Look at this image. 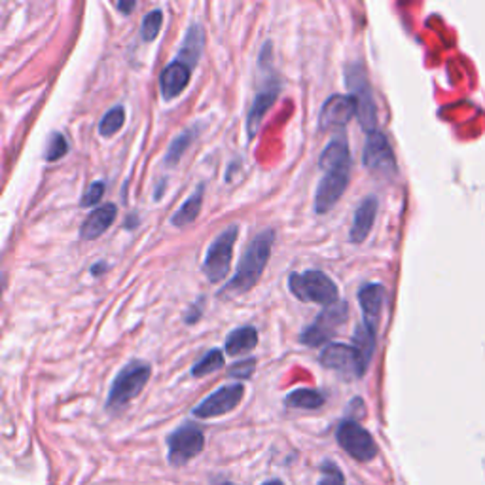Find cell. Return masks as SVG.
Here are the masks:
<instances>
[{
    "label": "cell",
    "instance_id": "obj_1",
    "mask_svg": "<svg viewBox=\"0 0 485 485\" xmlns=\"http://www.w3.org/2000/svg\"><path fill=\"white\" fill-rule=\"evenodd\" d=\"M273 241H275V232L273 230H264L260 232L251 242L249 247L242 252L241 262L235 270V275L230 279L228 285L224 287L220 296H239L249 292L262 277L270 256L273 249Z\"/></svg>",
    "mask_w": 485,
    "mask_h": 485
},
{
    "label": "cell",
    "instance_id": "obj_2",
    "mask_svg": "<svg viewBox=\"0 0 485 485\" xmlns=\"http://www.w3.org/2000/svg\"><path fill=\"white\" fill-rule=\"evenodd\" d=\"M290 292L302 302L321 304L326 307H332L338 304V287L332 279L323 271H306V273H292L288 279Z\"/></svg>",
    "mask_w": 485,
    "mask_h": 485
},
{
    "label": "cell",
    "instance_id": "obj_3",
    "mask_svg": "<svg viewBox=\"0 0 485 485\" xmlns=\"http://www.w3.org/2000/svg\"><path fill=\"white\" fill-rule=\"evenodd\" d=\"M151 374L152 368L146 362L141 361L129 362L116 376V380L112 381L106 407L112 409V412L125 407L135 397L141 395V390L146 387L148 380H151Z\"/></svg>",
    "mask_w": 485,
    "mask_h": 485
},
{
    "label": "cell",
    "instance_id": "obj_4",
    "mask_svg": "<svg viewBox=\"0 0 485 485\" xmlns=\"http://www.w3.org/2000/svg\"><path fill=\"white\" fill-rule=\"evenodd\" d=\"M347 87L351 89V97L357 103V118L361 122V127L368 135L378 132V108L374 103V96H371L366 72L361 65H351L347 69Z\"/></svg>",
    "mask_w": 485,
    "mask_h": 485
},
{
    "label": "cell",
    "instance_id": "obj_5",
    "mask_svg": "<svg viewBox=\"0 0 485 485\" xmlns=\"http://www.w3.org/2000/svg\"><path fill=\"white\" fill-rule=\"evenodd\" d=\"M237 226H230L224 230L207 249L203 260V271L207 275L211 283H220L230 273L232 258H233V247L237 241Z\"/></svg>",
    "mask_w": 485,
    "mask_h": 485
},
{
    "label": "cell",
    "instance_id": "obj_6",
    "mask_svg": "<svg viewBox=\"0 0 485 485\" xmlns=\"http://www.w3.org/2000/svg\"><path fill=\"white\" fill-rule=\"evenodd\" d=\"M203 445L205 435L201 426L194 423H184L167 438V447H169L167 459H169L173 466H184L203 452Z\"/></svg>",
    "mask_w": 485,
    "mask_h": 485
},
{
    "label": "cell",
    "instance_id": "obj_7",
    "mask_svg": "<svg viewBox=\"0 0 485 485\" xmlns=\"http://www.w3.org/2000/svg\"><path fill=\"white\" fill-rule=\"evenodd\" d=\"M338 444L343 447L345 453H349L354 461H359V462H368L371 459H376L378 455L376 440L371 438V435L357 421L347 419L340 425Z\"/></svg>",
    "mask_w": 485,
    "mask_h": 485
},
{
    "label": "cell",
    "instance_id": "obj_8",
    "mask_svg": "<svg viewBox=\"0 0 485 485\" xmlns=\"http://www.w3.org/2000/svg\"><path fill=\"white\" fill-rule=\"evenodd\" d=\"M242 397H245V387L241 383L224 385L194 407V416L197 419H213L226 416L241 404Z\"/></svg>",
    "mask_w": 485,
    "mask_h": 485
},
{
    "label": "cell",
    "instance_id": "obj_9",
    "mask_svg": "<svg viewBox=\"0 0 485 485\" xmlns=\"http://www.w3.org/2000/svg\"><path fill=\"white\" fill-rule=\"evenodd\" d=\"M362 163L371 173L390 177L397 173V160L387 137L381 132H374L366 137Z\"/></svg>",
    "mask_w": 485,
    "mask_h": 485
},
{
    "label": "cell",
    "instance_id": "obj_10",
    "mask_svg": "<svg viewBox=\"0 0 485 485\" xmlns=\"http://www.w3.org/2000/svg\"><path fill=\"white\" fill-rule=\"evenodd\" d=\"M321 364L351 378H362L368 370L359 351L347 343H328L321 352Z\"/></svg>",
    "mask_w": 485,
    "mask_h": 485
},
{
    "label": "cell",
    "instance_id": "obj_11",
    "mask_svg": "<svg viewBox=\"0 0 485 485\" xmlns=\"http://www.w3.org/2000/svg\"><path fill=\"white\" fill-rule=\"evenodd\" d=\"M345 319H347L345 304H335L332 307H326L319 316H316V321L302 332V342L309 347L325 345L332 338V334L345 323Z\"/></svg>",
    "mask_w": 485,
    "mask_h": 485
},
{
    "label": "cell",
    "instance_id": "obj_12",
    "mask_svg": "<svg viewBox=\"0 0 485 485\" xmlns=\"http://www.w3.org/2000/svg\"><path fill=\"white\" fill-rule=\"evenodd\" d=\"M347 186H349V171H326L315 194V203H313L315 213L326 215L345 194Z\"/></svg>",
    "mask_w": 485,
    "mask_h": 485
},
{
    "label": "cell",
    "instance_id": "obj_13",
    "mask_svg": "<svg viewBox=\"0 0 485 485\" xmlns=\"http://www.w3.org/2000/svg\"><path fill=\"white\" fill-rule=\"evenodd\" d=\"M352 116H357V103L351 96H332L326 99L321 110L319 125L323 132L330 129H343Z\"/></svg>",
    "mask_w": 485,
    "mask_h": 485
},
{
    "label": "cell",
    "instance_id": "obj_14",
    "mask_svg": "<svg viewBox=\"0 0 485 485\" xmlns=\"http://www.w3.org/2000/svg\"><path fill=\"white\" fill-rule=\"evenodd\" d=\"M279 89H281V87H279V84L275 80H271L270 84L260 87V91L256 93L254 103H252V106L249 110V116H247V135H249V139H254L260 124H262L264 116L268 114V110L273 106L275 99L279 97Z\"/></svg>",
    "mask_w": 485,
    "mask_h": 485
},
{
    "label": "cell",
    "instance_id": "obj_15",
    "mask_svg": "<svg viewBox=\"0 0 485 485\" xmlns=\"http://www.w3.org/2000/svg\"><path fill=\"white\" fill-rule=\"evenodd\" d=\"M190 74H192V69L188 65L177 61V59L171 65H167L160 77L163 99L165 101L177 99L180 93L186 89V86L190 84Z\"/></svg>",
    "mask_w": 485,
    "mask_h": 485
},
{
    "label": "cell",
    "instance_id": "obj_16",
    "mask_svg": "<svg viewBox=\"0 0 485 485\" xmlns=\"http://www.w3.org/2000/svg\"><path fill=\"white\" fill-rule=\"evenodd\" d=\"M118 216V207L114 203H106V205H101L99 209L93 211L82 224L80 228V237L84 241H93V239H99L112 224H114Z\"/></svg>",
    "mask_w": 485,
    "mask_h": 485
},
{
    "label": "cell",
    "instance_id": "obj_17",
    "mask_svg": "<svg viewBox=\"0 0 485 485\" xmlns=\"http://www.w3.org/2000/svg\"><path fill=\"white\" fill-rule=\"evenodd\" d=\"M376 215H378V199L366 197L359 205V209L357 213H354V220H352V228H351L349 237L354 245H359V242H362L370 235L371 228H374Z\"/></svg>",
    "mask_w": 485,
    "mask_h": 485
},
{
    "label": "cell",
    "instance_id": "obj_18",
    "mask_svg": "<svg viewBox=\"0 0 485 485\" xmlns=\"http://www.w3.org/2000/svg\"><path fill=\"white\" fill-rule=\"evenodd\" d=\"M359 304L364 313V323L378 326L385 304V288L378 283H370L362 287L359 292Z\"/></svg>",
    "mask_w": 485,
    "mask_h": 485
},
{
    "label": "cell",
    "instance_id": "obj_19",
    "mask_svg": "<svg viewBox=\"0 0 485 485\" xmlns=\"http://www.w3.org/2000/svg\"><path fill=\"white\" fill-rule=\"evenodd\" d=\"M319 165L323 171H349L351 169V152L343 137L332 139L321 154Z\"/></svg>",
    "mask_w": 485,
    "mask_h": 485
},
{
    "label": "cell",
    "instance_id": "obj_20",
    "mask_svg": "<svg viewBox=\"0 0 485 485\" xmlns=\"http://www.w3.org/2000/svg\"><path fill=\"white\" fill-rule=\"evenodd\" d=\"M201 50H203V29L199 25H192L184 36V42H182V48L178 51L177 61L194 69L199 61Z\"/></svg>",
    "mask_w": 485,
    "mask_h": 485
},
{
    "label": "cell",
    "instance_id": "obj_21",
    "mask_svg": "<svg viewBox=\"0 0 485 485\" xmlns=\"http://www.w3.org/2000/svg\"><path fill=\"white\" fill-rule=\"evenodd\" d=\"M258 345V332L254 326H241L233 330L226 340V352L230 357H239Z\"/></svg>",
    "mask_w": 485,
    "mask_h": 485
},
{
    "label": "cell",
    "instance_id": "obj_22",
    "mask_svg": "<svg viewBox=\"0 0 485 485\" xmlns=\"http://www.w3.org/2000/svg\"><path fill=\"white\" fill-rule=\"evenodd\" d=\"M203 192H205V186L201 184L199 188L180 205V207L177 209V213L171 218L173 226H177V228L190 226V224L199 216L201 205H203Z\"/></svg>",
    "mask_w": 485,
    "mask_h": 485
},
{
    "label": "cell",
    "instance_id": "obj_23",
    "mask_svg": "<svg viewBox=\"0 0 485 485\" xmlns=\"http://www.w3.org/2000/svg\"><path fill=\"white\" fill-rule=\"evenodd\" d=\"M376 330L378 326L362 323L359 325L357 330H354V335H352V347L359 351L361 359L364 361L366 366L370 364L371 354H374V349H376Z\"/></svg>",
    "mask_w": 485,
    "mask_h": 485
},
{
    "label": "cell",
    "instance_id": "obj_24",
    "mask_svg": "<svg viewBox=\"0 0 485 485\" xmlns=\"http://www.w3.org/2000/svg\"><path fill=\"white\" fill-rule=\"evenodd\" d=\"M285 404L296 409H319L325 404V397L313 389H296L287 397Z\"/></svg>",
    "mask_w": 485,
    "mask_h": 485
},
{
    "label": "cell",
    "instance_id": "obj_25",
    "mask_svg": "<svg viewBox=\"0 0 485 485\" xmlns=\"http://www.w3.org/2000/svg\"><path fill=\"white\" fill-rule=\"evenodd\" d=\"M196 133H197V129H196V127H192V129H188V132L180 133V135H178V137H177V139L171 142L169 151H167V156H165V163H167V165H169V167H175V165H177V163L182 160L184 152L188 151V146L194 142Z\"/></svg>",
    "mask_w": 485,
    "mask_h": 485
},
{
    "label": "cell",
    "instance_id": "obj_26",
    "mask_svg": "<svg viewBox=\"0 0 485 485\" xmlns=\"http://www.w3.org/2000/svg\"><path fill=\"white\" fill-rule=\"evenodd\" d=\"M222 366H224V352L218 349H211L207 354H203V357L194 364L192 376L205 378V376L213 374V371L220 370Z\"/></svg>",
    "mask_w": 485,
    "mask_h": 485
},
{
    "label": "cell",
    "instance_id": "obj_27",
    "mask_svg": "<svg viewBox=\"0 0 485 485\" xmlns=\"http://www.w3.org/2000/svg\"><path fill=\"white\" fill-rule=\"evenodd\" d=\"M124 122H125V110H124V106L110 108L106 112V114L101 118V122H99V133H101V137L116 135L120 132V129L124 127Z\"/></svg>",
    "mask_w": 485,
    "mask_h": 485
},
{
    "label": "cell",
    "instance_id": "obj_28",
    "mask_svg": "<svg viewBox=\"0 0 485 485\" xmlns=\"http://www.w3.org/2000/svg\"><path fill=\"white\" fill-rule=\"evenodd\" d=\"M161 23H163V14L161 10H154V12H148L144 15L142 20V41L144 42H152L156 41V36L160 34V29H161Z\"/></svg>",
    "mask_w": 485,
    "mask_h": 485
},
{
    "label": "cell",
    "instance_id": "obj_29",
    "mask_svg": "<svg viewBox=\"0 0 485 485\" xmlns=\"http://www.w3.org/2000/svg\"><path fill=\"white\" fill-rule=\"evenodd\" d=\"M69 152V141L65 139V135L61 133H53L48 148H46V160L48 161H58L61 158H65Z\"/></svg>",
    "mask_w": 485,
    "mask_h": 485
},
{
    "label": "cell",
    "instance_id": "obj_30",
    "mask_svg": "<svg viewBox=\"0 0 485 485\" xmlns=\"http://www.w3.org/2000/svg\"><path fill=\"white\" fill-rule=\"evenodd\" d=\"M319 485H345L343 472L338 469V464H334L332 461H325V464L321 466Z\"/></svg>",
    "mask_w": 485,
    "mask_h": 485
},
{
    "label": "cell",
    "instance_id": "obj_31",
    "mask_svg": "<svg viewBox=\"0 0 485 485\" xmlns=\"http://www.w3.org/2000/svg\"><path fill=\"white\" fill-rule=\"evenodd\" d=\"M254 368H256V361L254 359H247V361H241V362H235L230 370L228 374L235 380H247L254 374Z\"/></svg>",
    "mask_w": 485,
    "mask_h": 485
},
{
    "label": "cell",
    "instance_id": "obj_32",
    "mask_svg": "<svg viewBox=\"0 0 485 485\" xmlns=\"http://www.w3.org/2000/svg\"><path fill=\"white\" fill-rule=\"evenodd\" d=\"M103 194H105V182H101V180L91 182V186L87 188V192L84 194L82 205H84V207H91V205L99 203V199L103 197Z\"/></svg>",
    "mask_w": 485,
    "mask_h": 485
},
{
    "label": "cell",
    "instance_id": "obj_33",
    "mask_svg": "<svg viewBox=\"0 0 485 485\" xmlns=\"http://www.w3.org/2000/svg\"><path fill=\"white\" fill-rule=\"evenodd\" d=\"M116 8H118L120 12H124V14H129V12H132V10L135 8V3H133V0H132V3H118Z\"/></svg>",
    "mask_w": 485,
    "mask_h": 485
},
{
    "label": "cell",
    "instance_id": "obj_34",
    "mask_svg": "<svg viewBox=\"0 0 485 485\" xmlns=\"http://www.w3.org/2000/svg\"><path fill=\"white\" fill-rule=\"evenodd\" d=\"M106 268H108L106 262H99V264H96V266L91 268V273H93V275H101V271H105Z\"/></svg>",
    "mask_w": 485,
    "mask_h": 485
},
{
    "label": "cell",
    "instance_id": "obj_35",
    "mask_svg": "<svg viewBox=\"0 0 485 485\" xmlns=\"http://www.w3.org/2000/svg\"><path fill=\"white\" fill-rule=\"evenodd\" d=\"M262 485H285L281 480H271V481H266V483H262Z\"/></svg>",
    "mask_w": 485,
    "mask_h": 485
},
{
    "label": "cell",
    "instance_id": "obj_36",
    "mask_svg": "<svg viewBox=\"0 0 485 485\" xmlns=\"http://www.w3.org/2000/svg\"><path fill=\"white\" fill-rule=\"evenodd\" d=\"M220 485H232V483H220Z\"/></svg>",
    "mask_w": 485,
    "mask_h": 485
}]
</instances>
